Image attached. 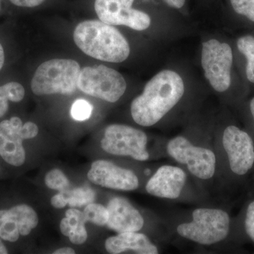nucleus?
Returning <instances> with one entry per match:
<instances>
[{
	"label": "nucleus",
	"instance_id": "423d86ee",
	"mask_svg": "<svg viewBox=\"0 0 254 254\" xmlns=\"http://www.w3.org/2000/svg\"><path fill=\"white\" fill-rule=\"evenodd\" d=\"M148 138L138 128L125 125L114 124L106 127L100 141L102 149L110 155L130 157L137 161L149 160Z\"/></svg>",
	"mask_w": 254,
	"mask_h": 254
},
{
	"label": "nucleus",
	"instance_id": "6e6552de",
	"mask_svg": "<svg viewBox=\"0 0 254 254\" xmlns=\"http://www.w3.org/2000/svg\"><path fill=\"white\" fill-rule=\"evenodd\" d=\"M233 55L230 46L215 39L203 43L201 64L205 76L217 92L226 91L231 84Z\"/></svg>",
	"mask_w": 254,
	"mask_h": 254
},
{
	"label": "nucleus",
	"instance_id": "4468645a",
	"mask_svg": "<svg viewBox=\"0 0 254 254\" xmlns=\"http://www.w3.org/2000/svg\"><path fill=\"white\" fill-rule=\"evenodd\" d=\"M108 220L107 225L117 233L139 232L145 225L143 215L127 198L115 197L107 205Z\"/></svg>",
	"mask_w": 254,
	"mask_h": 254
},
{
	"label": "nucleus",
	"instance_id": "393cba45",
	"mask_svg": "<svg viewBox=\"0 0 254 254\" xmlns=\"http://www.w3.org/2000/svg\"><path fill=\"white\" fill-rule=\"evenodd\" d=\"M234 10L254 22V0H230Z\"/></svg>",
	"mask_w": 254,
	"mask_h": 254
},
{
	"label": "nucleus",
	"instance_id": "72a5a7b5",
	"mask_svg": "<svg viewBox=\"0 0 254 254\" xmlns=\"http://www.w3.org/2000/svg\"><path fill=\"white\" fill-rule=\"evenodd\" d=\"M250 110L254 120V98L252 100L250 103Z\"/></svg>",
	"mask_w": 254,
	"mask_h": 254
},
{
	"label": "nucleus",
	"instance_id": "cd10ccee",
	"mask_svg": "<svg viewBox=\"0 0 254 254\" xmlns=\"http://www.w3.org/2000/svg\"><path fill=\"white\" fill-rule=\"evenodd\" d=\"M50 203L54 208L59 209L64 208L68 204L67 199L63 192H60L58 194L52 197Z\"/></svg>",
	"mask_w": 254,
	"mask_h": 254
},
{
	"label": "nucleus",
	"instance_id": "7c9ffc66",
	"mask_svg": "<svg viewBox=\"0 0 254 254\" xmlns=\"http://www.w3.org/2000/svg\"><path fill=\"white\" fill-rule=\"evenodd\" d=\"M53 254H74L75 251L72 248L70 247H63V248H60L59 250L55 251L53 253Z\"/></svg>",
	"mask_w": 254,
	"mask_h": 254
},
{
	"label": "nucleus",
	"instance_id": "9d476101",
	"mask_svg": "<svg viewBox=\"0 0 254 254\" xmlns=\"http://www.w3.org/2000/svg\"><path fill=\"white\" fill-rule=\"evenodd\" d=\"M133 1L134 0H95V11L103 22L143 31L149 27L151 20L146 13L132 8Z\"/></svg>",
	"mask_w": 254,
	"mask_h": 254
},
{
	"label": "nucleus",
	"instance_id": "1a4fd4ad",
	"mask_svg": "<svg viewBox=\"0 0 254 254\" xmlns=\"http://www.w3.org/2000/svg\"><path fill=\"white\" fill-rule=\"evenodd\" d=\"M220 144L232 173L243 176L253 168L254 143L247 132L233 125L227 127L222 132Z\"/></svg>",
	"mask_w": 254,
	"mask_h": 254
},
{
	"label": "nucleus",
	"instance_id": "f3484780",
	"mask_svg": "<svg viewBox=\"0 0 254 254\" xmlns=\"http://www.w3.org/2000/svg\"><path fill=\"white\" fill-rule=\"evenodd\" d=\"M21 236H27L38 225V214L30 205L18 204L8 209Z\"/></svg>",
	"mask_w": 254,
	"mask_h": 254
},
{
	"label": "nucleus",
	"instance_id": "39448f33",
	"mask_svg": "<svg viewBox=\"0 0 254 254\" xmlns=\"http://www.w3.org/2000/svg\"><path fill=\"white\" fill-rule=\"evenodd\" d=\"M81 69L79 64L73 60L53 59L43 63L32 78V92L40 96L73 94L78 88Z\"/></svg>",
	"mask_w": 254,
	"mask_h": 254
},
{
	"label": "nucleus",
	"instance_id": "a211bd4d",
	"mask_svg": "<svg viewBox=\"0 0 254 254\" xmlns=\"http://www.w3.org/2000/svg\"><path fill=\"white\" fill-rule=\"evenodd\" d=\"M25 90L22 85L11 81L0 86V118L9 110V101L18 103L23 99Z\"/></svg>",
	"mask_w": 254,
	"mask_h": 254
},
{
	"label": "nucleus",
	"instance_id": "20e7f679",
	"mask_svg": "<svg viewBox=\"0 0 254 254\" xmlns=\"http://www.w3.org/2000/svg\"><path fill=\"white\" fill-rule=\"evenodd\" d=\"M190 221L176 227L182 238L201 246L220 243L228 236L230 218L224 210L215 208H198L192 211Z\"/></svg>",
	"mask_w": 254,
	"mask_h": 254
},
{
	"label": "nucleus",
	"instance_id": "c85d7f7f",
	"mask_svg": "<svg viewBox=\"0 0 254 254\" xmlns=\"http://www.w3.org/2000/svg\"><path fill=\"white\" fill-rule=\"evenodd\" d=\"M12 4L21 7H36L44 2L45 0H10Z\"/></svg>",
	"mask_w": 254,
	"mask_h": 254
},
{
	"label": "nucleus",
	"instance_id": "aec40b11",
	"mask_svg": "<svg viewBox=\"0 0 254 254\" xmlns=\"http://www.w3.org/2000/svg\"><path fill=\"white\" fill-rule=\"evenodd\" d=\"M237 48L247 59V76L254 83V37H242L237 41Z\"/></svg>",
	"mask_w": 254,
	"mask_h": 254
},
{
	"label": "nucleus",
	"instance_id": "dca6fc26",
	"mask_svg": "<svg viewBox=\"0 0 254 254\" xmlns=\"http://www.w3.org/2000/svg\"><path fill=\"white\" fill-rule=\"evenodd\" d=\"M86 222L83 212L76 208L68 209L66 212V217L60 222V231L64 236L68 237L71 243L83 245L88 239L85 227Z\"/></svg>",
	"mask_w": 254,
	"mask_h": 254
},
{
	"label": "nucleus",
	"instance_id": "6ab92c4d",
	"mask_svg": "<svg viewBox=\"0 0 254 254\" xmlns=\"http://www.w3.org/2000/svg\"><path fill=\"white\" fill-rule=\"evenodd\" d=\"M0 237L3 240L9 242H16L21 237L8 209L0 210Z\"/></svg>",
	"mask_w": 254,
	"mask_h": 254
},
{
	"label": "nucleus",
	"instance_id": "2f4dec72",
	"mask_svg": "<svg viewBox=\"0 0 254 254\" xmlns=\"http://www.w3.org/2000/svg\"><path fill=\"white\" fill-rule=\"evenodd\" d=\"M4 64V52L3 47L0 43V70L1 69Z\"/></svg>",
	"mask_w": 254,
	"mask_h": 254
},
{
	"label": "nucleus",
	"instance_id": "b1692460",
	"mask_svg": "<svg viewBox=\"0 0 254 254\" xmlns=\"http://www.w3.org/2000/svg\"><path fill=\"white\" fill-rule=\"evenodd\" d=\"M93 106L86 100H76L71 107V117L76 121H84L91 117Z\"/></svg>",
	"mask_w": 254,
	"mask_h": 254
},
{
	"label": "nucleus",
	"instance_id": "ddd939ff",
	"mask_svg": "<svg viewBox=\"0 0 254 254\" xmlns=\"http://www.w3.org/2000/svg\"><path fill=\"white\" fill-rule=\"evenodd\" d=\"M22 120L12 117L0 123V156L6 163L20 167L26 161Z\"/></svg>",
	"mask_w": 254,
	"mask_h": 254
},
{
	"label": "nucleus",
	"instance_id": "0eeeda50",
	"mask_svg": "<svg viewBox=\"0 0 254 254\" xmlns=\"http://www.w3.org/2000/svg\"><path fill=\"white\" fill-rule=\"evenodd\" d=\"M78 88L87 95L113 103L125 94L127 83L116 70L98 65L81 68Z\"/></svg>",
	"mask_w": 254,
	"mask_h": 254
},
{
	"label": "nucleus",
	"instance_id": "f257e3e1",
	"mask_svg": "<svg viewBox=\"0 0 254 254\" xmlns=\"http://www.w3.org/2000/svg\"><path fill=\"white\" fill-rule=\"evenodd\" d=\"M185 92L183 80L175 71L163 70L157 73L132 101L133 121L142 127L154 126L180 103Z\"/></svg>",
	"mask_w": 254,
	"mask_h": 254
},
{
	"label": "nucleus",
	"instance_id": "a878e982",
	"mask_svg": "<svg viewBox=\"0 0 254 254\" xmlns=\"http://www.w3.org/2000/svg\"><path fill=\"white\" fill-rule=\"evenodd\" d=\"M245 225L247 235L254 242V201L252 202L247 208Z\"/></svg>",
	"mask_w": 254,
	"mask_h": 254
},
{
	"label": "nucleus",
	"instance_id": "7ed1b4c3",
	"mask_svg": "<svg viewBox=\"0 0 254 254\" xmlns=\"http://www.w3.org/2000/svg\"><path fill=\"white\" fill-rule=\"evenodd\" d=\"M167 154L185 167L192 177L200 182L213 180L218 171V160L214 145L195 143L179 135L171 138L165 147Z\"/></svg>",
	"mask_w": 254,
	"mask_h": 254
},
{
	"label": "nucleus",
	"instance_id": "5701e85b",
	"mask_svg": "<svg viewBox=\"0 0 254 254\" xmlns=\"http://www.w3.org/2000/svg\"><path fill=\"white\" fill-rule=\"evenodd\" d=\"M45 184L50 190L64 191L68 190L70 182L64 173L59 169H53L46 174Z\"/></svg>",
	"mask_w": 254,
	"mask_h": 254
},
{
	"label": "nucleus",
	"instance_id": "f03ea898",
	"mask_svg": "<svg viewBox=\"0 0 254 254\" xmlns=\"http://www.w3.org/2000/svg\"><path fill=\"white\" fill-rule=\"evenodd\" d=\"M73 37L76 46L95 59L120 63L129 56L130 47L126 38L116 28L100 20L78 23Z\"/></svg>",
	"mask_w": 254,
	"mask_h": 254
},
{
	"label": "nucleus",
	"instance_id": "4be33fe9",
	"mask_svg": "<svg viewBox=\"0 0 254 254\" xmlns=\"http://www.w3.org/2000/svg\"><path fill=\"white\" fill-rule=\"evenodd\" d=\"M83 213L87 221L91 222L98 226H104L108 223V209L100 203H91L87 205Z\"/></svg>",
	"mask_w": 254,
	"mask_h": 254
},
{
	"label": "nucleus",
	"instance_id": "f8f14e48",
	"mask_svg": "<svg viewBox=\"0 0 254 254\" xmlns=\"http://www.w3.org/2000/svg\"><path fill=\"white\" fill-rule=\"evenodd\" d=\"M188 175L185 169L175 165H164L157 169L145 184L148 194L164 198L177 200L187 186Z\"/></svg>",
	"mask_w": 254,
	"mask_h": 254
},
{
	"label": "nucleus",
	"instance_id": "c756f323",
	"mask_svg": "<svg viewBox=\"0 0 254 254\" xmlns=\"http://www.w3.org/2000/svg\"><path fill=\"white\" fill-rule=\"evenodd\" d=\"M164 1L171 7L180 9L184 6L186 0H164Z\"/></svg>",
	"mask_w": 254,
	"mask_h": 254
},
{
	"label": "nucleus",
	"instance_id": "bb28decb",
	"mask_svg": "<svg viewBox=\"0 0 254 254\" xmlns=\"http://www.w3.org/2000/svg\"><path fill=\"white\" fill-rule=\"evenodd\" d=\"M39 129L36 124L32 122H27L23 124L22 127V133L25 140L32 139L38 134Z\"/></svg>",
	"mask_w": 254,
	"mask_h": 254
},
{
	"label": "nucleus",
	"instance_id": "2eb2a0df",
	"mask_svg": "<svg viewBox=\"0 0 254 254\" xmlns=\"http://www.w3.org/2000/svg\"><path fill=\"white\" fill-rule=\"evenodd\" d=\"M105 250L109 254H119L132 252L138 254H158L159 249L149 237L138 232L118 233L105 242Z\"/></svg>",
	"mask_w": 254,
	"mask_h": 254
},
{
	"label": "nucleus",
	"instance_id": "9b49d317",
	"mask_svg": "<svg viewBox=\"0 0 254 254\" xmlns=\"http://www.w3.org/2000/svg\"><path fill=\"white\" fill-rule=\"evenodd\" d=\"M88 178L98 186L123 191L136 190L140 185L139 179L134 172L104 160L92 163Z\"/></svg>",
	"mask_w": 254,
	"mask_h": 254
},
{
	"label": "nucleus",
	"instance_id": "412c9836",
	"mask_svg": "<svg viewBox=\"0 0 254 254\" xmlns=\"http://www.w3.org/2000/svg\"><path fill=\"white\" fill-rule=\"evenodd\" d=\"M63 192L66 199L68 204L71 207H81L86 204H89L95 199V193L90 188H82L68 190Z\"/></svg>",
	"mask_w": 254,
	"mask_h": 254
},
{
	"label": "nucleus",
	"instance_id": "473e14b6",
	"mask_svg": "<svg viewBox=\"0 0 254 254\" xmlns=\"http://www.w3.org/2000/svg\"><path fill=\"white\" fill-rule=\"evenodd\" d=\"M2 240V239L0 237V254H7L9 252H8V250Z\"/></svg>",
	"mask_w": 254,
	"mask_h": 254
}]
</instances>
